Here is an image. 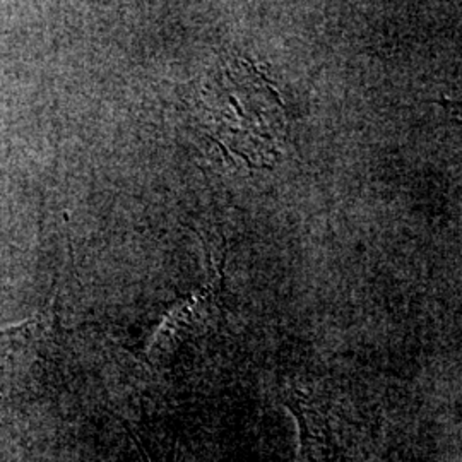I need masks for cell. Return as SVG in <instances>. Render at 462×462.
<instances>
[{
	"label": "cell",
	"instance_id": "6da1fadb",
	"mask_svg": "<svg viewBox=\"0 0 462 462\" xmlns=\"http://www.w3.org/2000/svg\"><path fill=\"white\" fill-rule=\"evenodd\" d=\"M271 91L245 64L225 70L216 81L215 95L208 97L206 114L217 139L245 158L276 152L280 141V105L269 99Z\"/></svg>",
	"mask_w": 462,
	"mask_h": 462
},
{
	"label": "cell",
	"instance_id": "7a4b0ae2",
	"mask_svg": "<svg viewBox=\"0 0 462 462\" xmlns=\"http://www.w3.org/2000/svg\"><path fill=\"white\" fill-rule=\"evenodd\" d=\"M42 322H30L0 332V425L14 414L34 393L33 366L42 356L34 347L42 343Z\"/></svg>",
	"mask_w": 462,
	"mask_h": 462
},
{
	"label": "cell",
	"instance_id": "3957f363",
	"mask_svg": "<svg viewBox=\"0 0 462 462\" xmlns=\"http://www.w3.org/2000/svg\"><path fill=\"white\" fill-rule=\"evenodd\" d=\"M298 414V423L301 429V444H303V462H336V442L330 431L328 420L322 413L303 406Z\"/></svg>",
	"mask_w": 462,
	"mask_h": 462
}]
</instances>
